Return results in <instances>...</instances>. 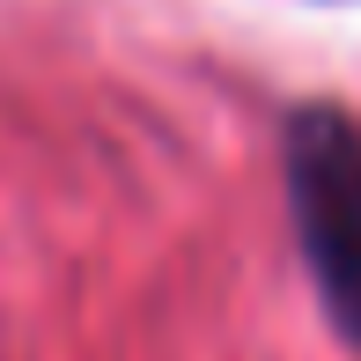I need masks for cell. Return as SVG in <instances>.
<instances>
[{
    "label": "cell",
    "mask_w": 361,
    "mask_h": 361,
    "mask_svg": "<svg viewBox=\"0 0 361 361\" xmlns=\"http://www.w3.org/2000/svg\"><path fill=\"white\" fill-rule=\"evenodd\" d=\"M288 214L324 317L361 347V126L332 104L288 118Z\"/></svg>",
    "instance_id": "1"
}]
</instances>
